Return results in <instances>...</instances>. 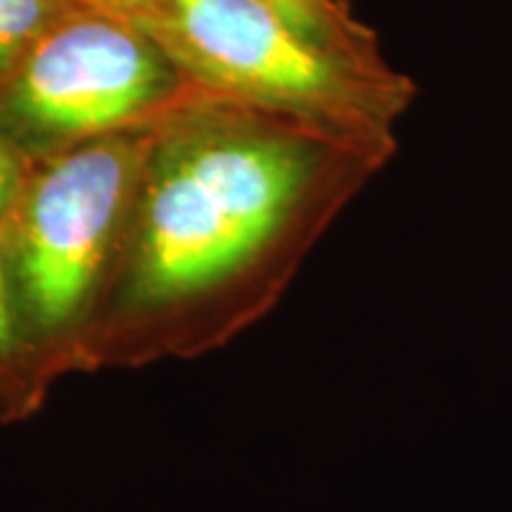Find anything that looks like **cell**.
Returning <instances> with one entry per match:
<instances>
[{
    "instance_id": "cell-6",
    "label": "cell",
    "mask_w": 512,
    "mask_h": 512,
    "mask_svg": "<svg viewBox=\"0 0 512 512\" xmlns=\"http://www.w3.org/2000/svg\"><path fill=\"white\" fill-rule=\"evenodd\" d=\"M57 0H0V74L22 62L53 27Z\"/></svg>"
},
{
    "instance_id": "cell-8",
    "label": "cell",
    "mask_w": 512,
    "mask_h": 512,
    "mask_svg": "<svg viewBox=\"0 0 512 512\" xmlns=\"http://www.w3.org/2000/svg\"><path fill=\"white\" fill-rule=\"evenodd\" d=\"M10 342H12V313H10L8 287H5L3 261H0V347H8Z\"/></svg>"
},
{
    "instance_id": "cell-9",
    "label": "cell",
    "mask_w": 512,
    "mask_h": 512,
    "mask_svg": "<svg viewBox=\"0 0 512 512\" xmlns=\"http://www.w3.org/2000/svg\"><path fill=\"white\" fill-rule=\"evenodd\" d=\"M95 3L117 12H145L155 8L159 0H95Z\"/></svg>"
},
{
    "instance_id": "cell-4",
    "label": "cell",
    "mask_w": 512,
    "mask_h": 512,
    "mask_svg": "<svg viewBox=\"0 0 512 512\" xmlns=\"http://www.w3.org/2000/svg\"><path fill=\"white\" fill-rule=\"evenodd\" d=\"M174 88L155 41L102 17L53 24L19 62L10 112L48 136H83L136 117Z\"/></svg>"
},
{
    "instance_id": "cell-2",
    "label": "cell",
    "mask_w": 512,
    "mask_h": 512,
    "mask_svg": "<svg viewBox=\"0 0 512 512\" xmlns=\"http://www.w3.org/2000/svg\"><path fill=\"white\" fill-rule=\"evenodd\" d=\"M152 34L209 91L339 136L399 145L396 128L418 98L392 64L323 50L261 0H159Z\"/></svg>"
},
{
    "instance_id": "cell-5",
    "label": "cell",
    "mask_w": 512,
    "mask_h": 512,
    "mask_svg": "<svg viewBox=\"0 0 512 512\" xmlns=\"http://www.w3.org/2000/svg\"><path fill=\"white\" fill-rule=\"evenodd\" d=\"M311 43L363 67H389L380 36L347 0H261Z\"/></svg>"
},
{
    "instance_id": "cell-3",
    "label": "cell",
    "mask_w": 512,
    "mask_h": 512,
    "mask_svg": "<svg viewBox=\"0 0 512 512\" xmlns=\"http://www.w3.org/2000/svg\"><path fill=\"white\" fill-rule=\"evenodd\" d=\"M136 176L124 140H100L50 164L19 219V271L31 311L53 328L79 311L105 264Z\"/></svg>"
},
{
    "instance_id": "cell-7",
    "label": "cell",
    "mask_w": 512,
    "mask_h": 512,
    "mask_svg": "<svg viewBox=\"0 0 512 512\" xmlns=\"http://www.w3.org/2000/svg\"><path fill=\"white\" fill-rule=\"evenodd\" d=\"M19 188V162L8 145L0 143V214L10 207Z\"/></svg>"
},
{
    "instance_id": "cell-1",
    "label": "cell",
    "mask_w": 512,
    "mask_h": 512,
    "mask_svg": "<svg viewBox=\"0 0 512 512\" xmlns=\"http://www.w3.org/2000/svg\"><path fill=\"white\" fill-rule=\"evenodd\" d=\"M396 150L211 91L152 162L138 292L211 311L216 330L230 328Z\"/></svg>"
}]
</instances>
